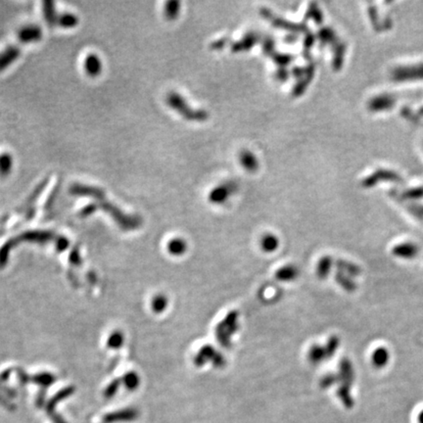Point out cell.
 <instances>
[{"mask_svg": "<svg viewBox=\"0 0 423 423\" xmlns=\"http://www.w3.org/2000/svg\"><path fill=\"white\" fill-rule=\"evenodd\" d=\"M43 36L42 29L36 25H31L22 28L19 32V37L22 43H28L37 42Z\"/></svg>", "mask_w": 423, "mask_h": 423, "instance_id": "obj_1", "label": "cell"}, {"mask_svg": "<svg viewBox=\"0 0 423 423\" xmlns=\"http://www.w3.org/2000/svg\"><path fill=\"white\" fill-rule=\"evenodd\" d=\"M84 66L85 72L91 76H95L100 74L102 69V63L98 56H96V54H89V56L85 58Z\"/></svg>", "mask_w": 423, "mask_h": 423, "instance_id": "obj_2", "label": "cell"}, {"mask_svg": "<svg viewBox=\"0 0 423 423\" xmlns=\"http://www.w3.org/2000/svg\"><path fill=\"white\" fill-rule=\"evenodd\" d=\"M19 55L20 50L15 46H11L3 52L0 53V71L7 68L13 61L17 60Z\"/></svg>", "mask_w": 423, "mask_h": 423, "instance_id": "obj_3", "label": "cell"}, {"mask_svg": "<svg viewBox=\"0 0 423 423\" xmlns=\"http://www.w3.org/2000/svg\"><path fill=\"white\" fill-rule=\"evenodd\" d=\"M13 161L10 154L4 153L0 155V176H7L10 172Z\"/></svg>", "mask_w": 423, "mask_h": 423, "instance_id": "obj_4", "label": "cell"}, {"mask_svg": "<svg viewBox=\"0 0 423 423\" xmlns=\"http://www.w3.org/2000/svg\"><path fill=\"white\" fill-rule=\"evenodd\" d=\"M57 23L59 26L64 28H73L78 24V18L73 14H63L57 16Z\"/></svg>", "mask_w": 423, "mask_h": 423, "instance_id": "obj_5", "label": "cell"}, {"mask_svg": "<svg viewBox=\"0 0 423 423\" xmlns=\"http://www.w3.org/2000/svg\"><path fill=\"white\" fill-rule=\"evenodd\" d=\"M263 247L266 251H273L277 247V240L273 236H265L263 240Z\"/></svg>", "mask_w": 423, "mask_h": 423, "instance_id": "obj_6", "label": "cell"}, {"mask_svg": "<svg viewBox=\"0 0 423 423\" xmlns=\"http://www.w3.org/2000/svg\"><path fill=\"white\" fill-rule=\"evenodd\" d=\"M373 361L377 364V366H382L385 364V362L387 361V352L386 351H377L374 354V358H373Z\"/></svg>", "mask_w": 423, "mask_h": 423, "instance_id": "obj_7", "label": "cell"}, {"mask_svg": "<svg viewBox=\"0 0 423 423\" xmlns=\"http://www.w3.org/2000/svg\"><path fill=\"white\" fill-rule=\"evenodd\" d=\"M171 250L172 251H177L178 253H180L181 251H184V248H185V244L183 243V242H181V241H178V242H174V243L171 244Z\"/></svg>", "mask_w": 423, "mask_h": 423, "instance_id": "obj_8", "label": "cell"}, {"mask_svg": "<svg viewBox=\"0 0 423 423\" xmlns=\"http://www.w3.org/2000/svg\"><path fill=\"white\" fill-rule=\"evenodd\" d=\"M419 422L423 423V412L419 415Z\"/></svg>", "mask_w": 423, "mask_h": 423, "instance_id": "obj_9", "label": "cell"}]
</instances>
